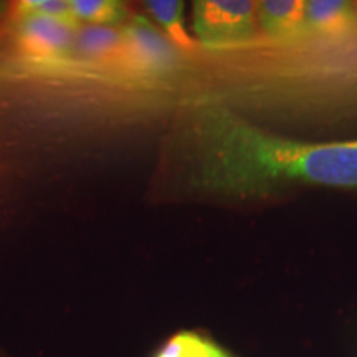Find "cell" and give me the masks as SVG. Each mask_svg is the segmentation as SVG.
<instances>
[{
	"label": "cell",
	"instance_id": "cell-8",
	"mask_svg": "<svg viewBox=\"0 0 357 357\" xmlns=\"http://www.w3.org/2000/svg\"><path fill=\"white\" fill-rule=\"evenodd\" d=\"M306 0H263L258 2V29L263 40L288 42L298 38L305 25Z\"/></svg>",
	"mask_w": 357,
	"mask_h": 357
},
{
	"label": "cell",
	"instance_id": "cell-3",
	"mask_svg": "<svg viewBox=\"0 0 357 357\" xmlns=\"http://www.w3.org/2000/svg\"><path fill=\"white\" fill-rule=\"evenodd\" d=\"M255 0H199L194 2V32L208 50L227 52L261 40Z\"/></svg>",
	"mask_w": 357,
	"mask_h": 357
},
{
	"label": "cell",
	"instance_id": "cell-4",
	"mask_svg": "<svg viewBox=\"0 0 357 357\" xmlns=\"http://www.w3.org/2000/svg\"><path fill=\"white\" fill-rule=\"evenodd\" d=\"M123 35L126 43L124 71L141 78H162L181 66V52L146 17L129 19Z\"/></svg>",
	"mask_w": 357,
	"mask_h": 357
},
{
	"label": "cell",
	"instance_id": "cell-11",
	"mask_svg": "<svg viewBox=\"0 0 357 357\" xmlns=\"http://www.w3.org/2000/svg\"><path fill=\"white\" fill-rule=\"evenodd\" d=\"M153 357H225V351L199 334L182 331L174 334Z\"/></svg>",
	"mask_w": 357,
	"mask_h": 357
},
{
	"label": "cell",
	"instance_id": "cell-6",
	"mask_svg": "<svg viewBox=\"0 0 357 357\" xmlns=\"http://www.w3.org/2000/svg\"><path fill=\"white\" fill-rule=\"evenodd\" d=\"M357 30L356 2L306 0L305 25L300 37L312 40H341Z\"/></svg>",
	"mask_w": 357,
	"mask_h": 357
},
{
	"label": "cell",
	"instance_id": "cell-10",
	"mask_svg": "<svg viewBox=\"0 0 357 357\" xmlns=\"http://www.w3.org/2000/svg\"><path fill=\"white\" fill-rule=\"evenodd\" d=\"M75 20L88 25L114 26L128 19L124 3L116 0H70Z\"/></svg>",
	"mask_w": 357,
	"mask_h": 357
},
{
	"label": "cell",
	"instance_id": "cell-14",
	"mask_svg": "<svg viewBox=\"0 0 357 357\" xmlns=\"http://www.w3.org/2000/svg\"><path fill=\"white\" fill-rule=\"evenodd\" d=\"M225 357H230V356H229V354H227V352H225Z\"/></svg>",
	"mask_w": 357,
	"mask_h": 357
},
{
	"label": "cell",
	"instance_id": "cell-1",
	"mask_svg": "<svg viewBox=\"0 0 357 357\" xmlns=\"http://www.w3.org/2000/svg\"><path fill=\"white\" fill-rule=\"evenodd\" d=\"M187 139L194 184L211 194L252 200L296 185L357 189V139L276 136L217 101L194 108Z\"/></svg>",
	"mask_w": 357,
	"mask_h": 357
},
{
	"label": "cell",
	"instance_id": "cell-2",
	"mask_svg": "<svg viewBox=\"0 0 357 357\" xmlns=\"http://www.w3.org/2000/svg\"><path fill=\"white\" fill-rule=\"evenodd\" d=\"M227 52L247 60L250 102L357 100V30L341 40L261 38Z\"/></svg>",
	"mask_w": 357,
	"mask_h": 357
},
{
	"label": "cell",
	"instance_id": "cell-9",
	"mask_svg": "<svg viewBox=\"0 0 357 357\" xmlns=\"http://www.w3.org/2000/svg\"><path fill=\"white\" fill-rule=\"evenodd\" d=\"M151 19L169 42L181 53H195L197 43L187 33L184 25L185 3L181 0H149L144 3Z\"/></svg>",
	"mask_w": 357,
	"mask_h": 357
},
{
	"label": "cell",
	"instance_id": "cell-7",
	"mask_svg": "<svg viewBox=\"0 0 357 357\" xmlns=\"http://www.w3.org/2000/svg\"><path fill=\"white\" fill-rule=\"evenodd\" d=\"M73 56L89 65L124 70L126 43L123 30L102 25L79 26L75 35Z\"/></svg>",
	"mask_w": 357,
	"mask_h": 357
},
{
	"label": "cell",
	"instance_id": "cell-5",
	"mask_svg": "<svg viewBox=\"0 0 357 357\" xmlns=\"http://www.w3.org/2000/svg\"><path fill=\"white\" fill-rule=\"evenodd\" d=\"M77 29V25L42 17H20L17 43L26 60L38 63L65 61L73 56Z\"/></svg>",
	"mask_w": 357,
	"mask_h": 357
},
{
	"label": "cell",
	"instance_id": "cell-13",
	"mask_svg": "<svg viewBox=\"0 0 357 357\" xmlns=\"http://www.w3.org/2000/svg\"><path fill=\"white\" fill-rule=\"evenodd\" d=\"M2 7H3V6H2V3H0V10H2Z\"/></svg>",
	"mask_w": 357,
	"mask_h": 357
},
{
	"label": "cell",
	"instance_id": "cell-12",
	"mask_svg": "<svg viewBox=\"0 0 357 357\" xmlns=\"http://www.w3.org/2000/svg\"><path fill=\"white\" fill-rule=\"evenodd\" d=\"M17 10L20 12V17H42L77 25L70 0H22Z\"/></svg>",
	"mask_w": 357,
	"mask_h": 357
},
{
	"label": "cell",
	"instance_id": "cell-15",
	"mask_svg": "<svg viewBox=\"0 0 357 357\" xmlns=\"http://www.w3.org/2000/svg\"><path fill=\"white\" fill-rule=\"evenodd\" d=\"M356 7H357V2H356Z\"/></svg>",
	"mask_w": 357,
	"mask_h": 357
}]
</instances>
